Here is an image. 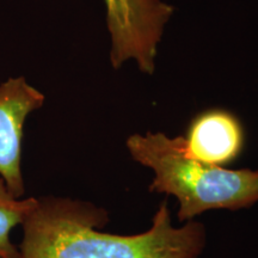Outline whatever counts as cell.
<instances>
[{"instance_id":"7","label":"cell","mask_w":258,"mask_h":258,"mask_svg":"<svg viewBox=\"0 0 258 258\" xmlns=\"http://www.w3.org/2000/svg\"><path fill=\"white\" fill-rule=\"evenodd\" d=\"M0 258H4V257H3V256H2V254H0Z\"/></svg>"},{"instance_id":"1","label":"cell","mask_w":258,"mask_h":258,"mask_svg":"<svg viewBox=\"0 0 258 258\" xmlns=\"http://www.w3.org/2000/svg\"><path fill=\"white\" fill-rule=\"evenodd\" d=\"M108 222L105 209L92 203L37 199L22 222L21 258H198L206 244L205 226L200 222L173 227L166 201L144 233H105L101 228Z\"/></svg>"},{"instance_id":"4","label":"cell","mask_w":258,"mask_h":258,"mask_svg":"<svg viewBox=\"0 0 258 258\" xmlns=\"http://www.w3.org/2000/svg\"><path fill=\"white\" fill-rule=\"evenodd\" d=\"M44 103V95L29 85L24 77L0 84V176L15 199L24 195L22 140L25 120Z\"/></svg>"},{"instance_id":"2","label":"cell","mask_w":258,"mask_h":258,"mask_svg":"<svg viewBox=\"0 0 258 258\" xmlns=\"http://www.w3.org/2000/svg\"><path fill=\"white\" fill-rule=\"evenodd\" d=\"M127 148L135 161L153 170L150 191L178 200L180 221L211 209L238 211L258 201V171L230 170L194 159L185 153L183 137L134 134L128 138Z\"/></svg>"},{"instance_id":"5","label":"cell","mask_w":258,"mask_h":258,"mask_svg":"<svg viewBox=\"0 0 258 258\" xmlns=\"http://www.w3.org/2000/svg\"><path fill=\"white\" fill-rule=\"evenodd\" d=\"M183 139L189 157L224 167L243 152L245 132L234 114L225 109H209L192 118Z\"/></svg>"},{"instance_id":"6","label":"cell","mask_w":258,"mask_h":258,"mask_svg":"<svg viewBox=\"0 0 258 258\" xmlns=\"http://www.w3.org/2000/svg\"><path fill=\"white\" fill-rule=\"evenodd\" d=\"M37 199H15L9 192L4 179L0 178V254L4 258H21V252L10 240L12 228L22 225L35 208Z\"/></svg>"},{"instance_id":"3","label":"cell","mask_w":258,"mask_h":258,"mask_svg":"<svg viewBox=\"0 0 258 258\" xmlns=\"http://www.w3.org/2000/svg\"><path fill=\"white\" fill-rule=\"evenodd\" d=\"M106 24L111 35V63L120 69L133 59L143 72L156 69L158 43L173 8L160 0H105Z\"/></svg>"}]
</instances>
